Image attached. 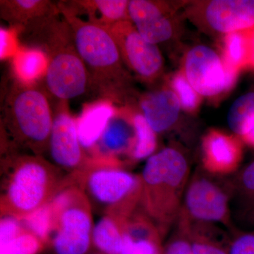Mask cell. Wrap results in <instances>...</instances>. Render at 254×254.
<instances>
[{
	"instance_id": "6da1fadb",
	"label": "cell",
	"mask_w": 254,
	"mask_h": 254,
	"mask_svg": "<svg viewBox=\"0 0 254 254\" xmlns=\"http://www.w3.org/2000/svg\"><path fill=\"white\" fill-rule=\"evenodd\" d=\"M21 31L28 47L46 53L48 66L45 81L52 95L67 101L86 91L90 87L89 75L64 18L60 19L58 14L48 16L28 25Z\"/></svg>"
},
{
	"instance_id": "7a4b0ae2",
	"label": "cell",
	"mask_w": 254,
	"mask_h": 254,
	"mask_svg": "<svg viewBox=\"0 0 254 254\" xmlns=\"http://www.w3.org/2000/svg\"><path fill=\"white\" fill-rule=\"evenodd\" d=\"M58 6L72 32L76 50L89 75L90 87L103 99L120 101L131 78L113 37L105 28L82 19L64 3Z\"/></svg>"
},
{
	"instance_id": "3957f363",
	"label": "cell",
	"mask_w": 254,
	"mask_h": 254,
	"mask_svg": "<svg viewBox=\"0 0 254 254\" xmlns=\"http://www.w3.org/2000/svg\"><path fill=\"white\" fill-rule=\"evenodd\" d=\"M190 175L187 157L175 147L164 148L150 157L140 175L141 208L163 237L178 218Z\"/></svg>"
},
{
	"instance_id": "277c9868",
	"label": "cell",
	"mask_w": 254,
	"mask_h": 254,
	"mask_svg": "<svg viewBox=\"0 0 254 254\" xmlns=\"http://www.w3.org/2000/svg\"><path fill=\"white\" fill-rule=\"evenodd\" d=\"M10 174L1 194V215L21 220L48 203L63 180L59 169L41 155L8 159Z\"/></svg>"
},
{
	"instance_id": "5b68a950",
	"label": "cell",
	"mask_w": 254,
	"mask_h": 254,
	"mask_svg": "<svg viewBox=\"0 0 254 254\" xmlns=\"http://www.w3.org/2000/svg\"><path fill=\"white\" fill-rule=\"evenodd\" d=\"M68 178L105 214L125 220L141 206V176L125 171L113 160L88 158L84 168Z\"/></svg>"
},
{
	"instance_id": "8992f818",
	"label": "cell",
	"mask_w": 254,
	"mask_h": 254,
	"mask_svg": "<svg viewBox=\"0 0 254 254\" xmlns=\"http://www.w3.org/2000/svg\"><path fill=\"white\" fill-rule=\"evenodd\" d=\"M53 116L46 95L16 80L3 105V124L14 141L41 155L49 148Z\"/></svg>"
},
{
	"instance_id": "52a82bcc",
	"label": "cell",
	"mask_w": 254,
	"mask_h": 254,
	"mask_svg": "<svg viewBox=\"0 0 254 254\" xmlns=\"http://www.w3.org/2000/svg\"><path fill=\"white\" fill-rule=\"evenodd\" d=\"M50 240L57 254H85L92 239L91 204L85 192L69 179L64 180L50 200Z\"/></svg>"
},
{
	"instance_id": "ba28073f",
	"label": "cell",
	"mask_w": 254,
	"mask_h": 254,
	"mask_svg": "<svg viewBox=\"0 0 254 254\" xmlns=\"http://www.w3.org/2000/svg\"><path fill=\"white\" fill-rule=\"evenodd\" d=\"M179 216L190 222L222 224L233 228L230 195L213 179L201 173H195L190 179Z\"/></svg>"
},
{
	"instance_id": "9c48e42d",
	"label": "cell",
	"mask_w": 254,
	"mask_h": 254,
	"mask_svg": "<svg viewBox=\"0 0 254 254\" xmlns=\"http://www.w3.org/2000/svg\"><path fill=\"white\" fill-rule=\"evenodd\" d=\"M105 29L113 37L127 67L138 77L152 81L161 74L164 61L158 46L145 41L131 21H121Z\"/></svg>"
},
{
	"instance_id": "30bf717a",
	"label": "cell",
	"mask_w": 254,
	"mask_h": 254,
	"mask_svg": "<svg viewBox=\"0 0 254 254\" xmlns=\"http://www.w3.org/2000/svg\"><path fill=\"white\" fill-rule=\"evenodd\" d=\"M189 16L196 25L223 36L254 27V0H212L194 3Z\"/></svg>"
},
{
	"instance_id": "8fae6325",
	"label": "cell",
	"mask_w": 254,
	"mask_h": 254,
	"mask_svg": "<svg viewBox=\"0 0 254 254\" xmlns=\"http://www.w3.org/2000/svg\"><path fill=\"white\" fill-rule=\"evenodd\" d=\"M183 72L193 89L201 96H218L235 85L227 74L222 57L208 46H197L189 50Z\"/></svg>"
},
{
	"instance_id": "7c38bea8",
	"label": "cell",
	"mask_w": 254,
	"mask_h": 254,
	"mask_svg": "<svg viewBox=\"0 0 254 254\" xmlns=\"http://www.w3.org/2000/svg\"><path fill=\"white\" fill-rule=\"evenodd\" d=\"M82 148L76 119L70 113L67 101L60 100L50 133L49 150L52 158L61 168L73 173L84 168L88 161Z\"/></svg>"
},
{
	"instance_id": "4fadbf2b",
	"label": "cell",
	"mask_w": 254,
	"mask_h": 254,
	"mask_svg": "<svg viewBox=\"0 0 254 254\" xmlns=\"http://www.w3.org/2000/svg\"><path fill=\"white\" fill-rule=\"evenodd\" d=\"M243 142L235 134L211 128L201 141L202 165L207 173L226 176L235 173L243 159Z\"/></svg>"
},
{
	"instance_id": "5bb4252c",
	"label": "cell",
	"mask_w": 254,
	"mask_h": 254,
	"mask_svg": "<svg viewBox=\"0 0 254 254\" xmlns=\"http://www.w3.org/2000/svg\"><path fill=\"white\" fill-rule=\"evenodd\" d=\"M128 16L140 35L153 44L168 42L176 33L173 12L161 1L131 0Z\"/></svg>"
},
{
	"instance_id": "9a60e30c",
	"label": "cell",
	"mask_w": 254,
	"mask_h": 254,
	"mask_svg": "<svg viewBox=\"0 0 254 254\" xmlns=\"http://www.w3.org/2000/svg\"><path fill=\"white\" fill-rule=\"evenodd\" d=\"M142 114L155 133L168 131L177 123L181 105L172 89L148 93L140 101Z\"/></svg>"
},
{
	"instance_id": "2e32d148",
	"label": "cell",
	"mask_w": 254,
	"mask_h": 254,
	"mask_svg": "<svg viewBox=\"0 0 254 254\" xmlns=\"http://www.w3.org/2000/svg\"><path fill=\"white\" fill-rule=\"evenodd\" d=\"M117 115L113 102L102 99L87 105L76 119L81 146L92 148L100 141L108 123Z\"/></svg>"
},
{
	"instance_id": "e0dca14e",
	"label": "cell",
	"mask_w": 254,
	"mask_h": 254,
	"mask_svg": "<svg viewBox=\"0 0 254 254\" xmlns=\"http://www.w3.org/2000/svg\"><path fill=\"white\" fill-rule=\"evenodd\" d=\"M58 6L48 0H1L0 16L11 28L23 29L48 16L60 14Z\"/></svg>"
},
{
	"instance_id": "ac0fdd59",
	"label": "cell",
	"mask_w": 254,
	"mask_h": 254,
	"mask_svg": "<svg viewBox=\"0 0 254 254\" xmlns=\"http://www.w3.org/2000/svg\"><path fill=\"white\" fill-rule=\"evenodd\" d=\"M75 13H86L88 21L104 28L115 23L130 21L128 16L129 1L125 0H88L64 3Z\"/></svg>"
},
{
	"instance_id": "d6986e66",
	"label": "cell",
	"mask_w": 254,
	"mask_h": 254,
	"mask_svg": "<svg viewBox=\"0 0 254 254\" xmlns=\"http://www.w3.org/2000/svg\"><path fill=\"white\" fill-rule=\"evenodd\" d=\"M99 142L100 151L94 158H117L116 155L125 153L130 155L135 144V130L132 119L115 115L108 123Z\"/></svg>"
},
{
	"instance_id": "ffe728a7",
	"label": "cell",
	"mask_w": 254,
	"mask_h": 254,
	"mask_svg": "<svg viewBox=\"0 0 254 254\" xmlns=\"http://www.w3.org/2000/svg\"><path fill=\"white\" fill-rule=\"evenodd\" d=\"M12 65L16 80L23 84L34 85L46 77L48 60L41 50L24 46L18 48L13 57Z\"/></svg>"
},
{
	"instance_id": "44dd1931",
	"label": "cell",
	"mask_w": 254,
	"mask_h": 254,
	"mask_svg": "<svg viewBox=\"0 0 254 254\" xmlns=\"http://www.w3.org/2000/svg\"><path fill=\"white\" fill-rule=\"evenodd\" d=\"M179 227L190 237L193 254H230V242L226 245L220 239V233L213 224L184 220Z\"/></svg>"
},
{
	"instance_id": "7402d4cb",
	"label": "cell",
	"mask_w": 254,
	"mask_h": 254,
	"mask_svg": "<svg viewBox=\"0 0 254 254\" xmlns=\"http://www.w3.org/2000/svg\"><path fill=\"white\" fill-rule=\"evenodd\" d=\"M92 240L105 254H120L123 246V220L105 214L93 227Z\"/></svg>"
},
{
	"instance_id": "603a6c76",
	"label": "cell",
	"mask_w": 254,
	"mask_h": 254,
	"mask_svg": "<svg viewBox=\"0 0 254 254\" xmlns=\"http://www.w3.org/2000/svg\"><path fill=\"white\" fill-rule=\"evenodd\" d=\"M247 31L233 32L223 36L222 59L227 69L238 73L248 69L250 50Z\"/></svg>"
},
{
	"instance_id": "cb8c5ba5",
	"label": "cell",
	"mask_w": 254,
	"mask_h": 254,
	"mask_svg": "<svg viewBox=\"0 0 254 254\" xmlns=\"http://www.w3.org/2000/svg\"><path fill=\"white\" fill-rule=\"evenodd\" d=\"M135 130V144L130 156L134 160H141L154 153L157 147L156 133L142 113L132 116Z\"/></svg>"
},
{
	"instance_id": "d4e9b609",
	"label": "cell",
	"mask_w": 254,
	"mask_h": 254,
	"mask_svg": "<svg viewBox=\"0 0 254 254\" xmlns=\"http://www.w3.org/2000/svg\"><path fill=\"white\" fill-rule=\"evenodd\" d=\"M254 118V92H251L234 102L229 110L227 123L232 132L239 136L246 124Z\"/></svg>"
},
{
	"instance_id": "484cf974",
	"label": "cell",
	"mask_w": 254,
	"mask_h": 254,
	"mask_svg": "<svg viewBox=\"0 0 254 254\" xmlns=\"http://www.w3.org/2000/svg\"><path fill=\"white\" fill-rule=\"evenodd\" d=\"M23 225L45 244L50 242L52 230V213L50 201L21 219Z\"/></svg>"
},
{
	"instance_id": "4316f807",
	"label": "cell",
	"mask_w": 254,
	"mask_h": 254,
	"mask_svg": "<svg viewBox=\"0 0 254 254\" xmlns=\"http://www.w3.org/2000/svg\"><path fill=\"white\" fill-rule=\"evenodd\" d=\"M170 86L180 100L182 109L189 113H195L200 104L201 95L193 89L183 71L174 75Z\"/></svg>"
},
{
	"instance_id": "83f0119b",
	"label": "cell",
	"mask_w": 254,
	"mask_h": 254,
	"mask_svg": "<svg viewBox=\"0 0 254 254\" xmlns=\"http://www.w3.org/2000/svg\"><path fill=\"white\" fill-rule=\"evenodd\" d=\"M45 243L26 229L13 240L0 245V254H38Z\"/></svg>"
},
{
	"instance_id": "f1b7e54d",
	"label": "cell",
	"mask_w": 254,
	"mask_h": 254,
	"mask_svg": "<svg viewBox=\"0 0 254 254\" xmlns=\"http://www.w3.org/2000/svg\"><path fill=\"white\" fill-rule=\"evenodd\" d=\"M232 191L237 193L248 207L254 202V160L237 174L231 185Z\"/></svg>"
},
{
	"instance_id": "f546056e",
	"label": "cell",
	"mask_w": 254,
	"mask_h": 254,
	"mask_svg": "<svg viewBox=\"0 0 254 254\" xmlns=\"http://www.w3.org/2000/svg\"><path fill=\"white\" fill-rule=\"evenodd\" d=\"M162 242L148 239L131 238L123 235L120 254H163Z\"/></svg>"
},
{
	"instance_id": "4dcf8cb0",
	"label": "cell",
	"mask_w": 254,
	"mask_h": 254,
	"mask_svg": "<svg viewBox=\"0 0 254 254\" xmlns=\"http://www.w3.org/2000/svg\"><path fill=\"white\" fill-rule=\"evenodd\" d=\"M163 254H193L190 237L186 232L177 228L176 234L171 237L163 248Z\"/></svg>"
},
{
	"instance_id": "1f68e13d",
	"label": "cell",
	"mask_w": 254,
	"mask_h": 254,
	"mask_svg": "<svg viewBox=\"0 0 254 254\" xmlns=\"http://www.w3.org/2000/svg\"><path fill=\"white\" fill-rule=\"evenodd\" d=\"M26 230L19 219L11 216L1 217L0 222V245L13 240Z\"/></svg>"
},
{
	"instance_id": "d6a6232c",
	"label": "cell",
	"mask_w": 254,
	"mask_h": 254,
	"mask_svg": "<svg viewBox=\"0 0 254 254\" xmlns=\"http://www.w3.org/2000/svg\"><path fill=\"white\" fill-rule=\"evenodd\" d=\"M229 244L230 254H254V231L235 234Z\"/></svg>"
},
{
	"instance_id": "836d02e7",
	"label": "cell",
	"mask_w": 254,
	"mask_h": 254,
	"mask_svg": "<svg viewBox=\"0 0 254 254\" xmlns=\"http://www.w3.org/2000/svg\"><path fill=\"white\" fill-rule=\"evenodd\" d=\"M16 29H0V58L5 60L14 57L18 49L16 41Z\"/></svg>"
},
{
	"instance_id": "e575fe53",
	"label": "cell",
	"mask_w": 254,
	"mask_h": 254,
	"mask_svg": "<svg viewBox=\"0 0 254 254\" xmlns=\"http://www.w3.org/2000/svg\"><path fill=\"white\" fill-rule=\"evenodd\" d=\"M239 137L243 143L254 149V118L246 124Z\"/></svg>"
},
{
	"instance_id": "d590c367",
	"label": "cell",
	"mask_w": 254,
	"mask_h": 254,
	"mask_svg": "<svg viewBox=\"0 0 254 254\" xmlns=\"http://www.w3.org/2000/svg\"><path fill=\"white\" fill-rule=\"evenodd\" d=\"M247 33H248L249 50H250L248 69L254 71V27L248 30Z\"/></svg>"
},
{
	"instance_id": "8d00e7d4",
	"label": "cell",
	"mask_w": 254,
	"mask_h": 254,
	"mask_svg": "<svg viewBox=\"0 0 254 254\" xmlns=\"http://www.w3.org/2000/svg\"><path fill=\"white\" fill-rule=\"evenodd\" d=\"M247 219L251 225H254V202L248 207L247 212Z\"/></svg>"
}]
</instances>
